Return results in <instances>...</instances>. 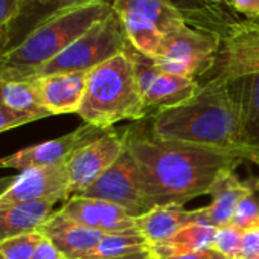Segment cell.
I'll return each instance as SVG.
<instances>
[{
  "label": "cell",
  "instance_id": "44dd1931",
  "mask_svg": "<svg viewBox=\"0 0 259 259\" xmlns=\"http://www.w3.org/2000/svg\"><path fill=\"white\" fill-rule=\"evenodd\" d=\"M0 98L11 111L29 119L31 122L52 116L41 101L35 79L0 81Z\"/></svg>",
  "mask_w": 259,
  "mask_h": 259
},
{
  "label": "cell",
  "instance_id": "8fae6325",
  "mask_svg": "<svg viewBox=\"0 0 259 259\" xmlns=\"http://www.w3.org/2000/svg\"><path fill=\"white\" fill-rule=\"evenodd\" d=\"M66 163L26 169L10 179L8 185L0 191V209L51 198L69 200L72 195Z\"/></svg>",
  "mask_w": 259,
  "mask_h": 259
},
{
  "label": "cell",
  "instance_id": "ac0fdd59",
  "mask_svg": "<svg viewBox=\"0 0 259 259\" xmlns=\"http://www.w3.org/2000/svg\"><path fill=\"white\" fill-rule=\"evenodd\" d=\"M192 223H200L198 209L185 210L176 206H156L136 217V229L147 238L150 247L172 238L180 229Z\"/></svg>",
  "mask_w": 259,
  "mask_h": 259
},
{
  "label": "cell",
  "instance_id": "e575fe53",
  "mask_svg": "<svg viewBox=\"0 0 259 259\" xmlns=\"http://www.w3.org/2000/svg\"><path fill=\"white\" fill-rule=\"evenodd\" d=\"M210 259H230V257H227V256H224V254H221L220 251H217V250H213V248H212Z\"/></svg>",
  "mask_w": 259,
  "mask_h": 259
},
{
  "label": "cell",
  "instance_id": "ba28073f",
  "mask_svg": "<svg viewBox=\"0 0 259 259\" xmlns=\"http://www.w3.org/2000/svg\"><path fill=\"white\" fill-rule=\"evenodd\" d=\"M221 38L217 63L204 82L229 84L259 72V22L233 16L217 31Z\"/></svg>",
  "mask_w": 259,
  "mask_h": 259
},
{
  "label": "cell",
  "instance_id": "8992f818",
  "mask_svg": "<svg viewBox=\"0 0 259 259\" xmlns=\"http://www.w3.org/2000/svg\"><path fill=\"white\" fill-rule=\"evenodd\" d=\"M128 46L130 41L123 25L113 11L108 17L92 26L58 57L43 66L34 78L63 72H90L107 60L125 52Z\"/></svg>",
  "mask_w": 259,
  "mask_h": 259
},
{
  "label": "cell",
  "instance_id": "5bb4252c",
  "mask_svg": "<svg viewBox=\"0 0 259 259\" xmlns=\"http://www.w3.org/2000/svg\"><path fill=\"white\" fill-rule=\"evenodd\" d=\"M58 212L82 226L104 233L136 229V217L105 200L72 195Z\"/></svg>",
  "mask_w": 259,
  "mask_h": 259
},
{
  "label": "cell",
  "instance_id": "9c48e42d",
  "mask_svg": "<svg viewBox=\"0 0 259 259\" xmlns=\"http://www.w3.org/2000/svg\"><path fill=\"white\" fill-rule=\"evenodd\" d=\"M78 195L110 201L133 217H141L153 209L145 195L138 163L126 148L99 179Z\"/></svg>",
  "mask_w": 259,
  "mask_h": 259
},
{
  "label": "cell",
  "instance_id": "484cf974",
  "mask_svg": "<svg viewBox=\"0 0 259 259\" xmlns=\"http://www.w3.org/2000/svg\"><path fill=\"white\" fill-rule=\"evenodd\" d=\"M230 224L242 232L259 229V201L253 192H250L239 201Z\"/></svg>",
  "mask_w": 259,
  "mask_h": 259
},
{
  "label": "cell",
  "instance_id": "52a82bcc",
  "mask_svg": "<svg viewBox=\"0 0 259 259\" xmlns=\"http://www.w3.org/2000/svg\"><path fill=\"white\" fill-rule=\"evenodd\" d=\"M128 41L138 52L154 58L163 38L185 23L171 0H113Z\"/></svg>",
  "mask_w": 259,
  "mask_h": 259
},
{
  "label": "cell",
  "instance_id": "d590c367",
  "mask_svg": "<svg viewBox=\"0 0 259 259\" xmlns=\"http://www.w3.org/2000/svg\"><path fill=\"white\" fill-rule=\"evenodd\" d=\"M253 188H254L256 191H259V179L256 180V183H254V186H253Z\"/></svg>",
  "mask_w": 259,
  "mask_h": 259
},
{
  "label": "cell",
  "instance_id": "3957f363",
  "mask_svg": "<svg viewBox=\"0 0 259 259\" xmlns=\"http://www.w3.org/2000/svg\"><path fill=\"white\" fill-rule=\"evenodd\" d=\"M113 13L107 0L64 8L37 25L17 46L0 57V81H26Z\"/></svg>",
  "mask_w": 259,
  "mask_h": 259
},
{
  "label": "cell",
  "instance_id": "7402d4cb",
  "mask_svg": "<svg viewBox=\"0 0 259 259\" xmlns=\"http://www.w3.org/2000/svg\"><path fill=\"white\" fill-rule=\"evenodd\" d=\"M227 85L238 104L248 139L259 148V72L241 76Z\"/></svg>",
  "mask_w": 259,
  "mask_h": 259
},
{
  "label": "cell",
  "instance_id": "f546056e",
  "mask_svg": "<svg viewBox=\"0 0 259 259\" xmlns=\"http://www.w3.org/2000/svg\"><path fill=\"white\" fill-rule=\"evenodd\" d=\"M26 123H31V120L20 116V114H17V113H14V111H11L2 102V98H0V133L7 132V130H11V128L26 125Z\"/></svg>",
  "mask_w": 259,
  "mask_h": 259
},
{
  "label": "cell",
  "instance_id": "4316f807",
  "mask_svg": "<svg viewBox=\"0 0 259 259\" xmlns=\"http://www.w3.org/2000/svg\"><path fill=\"white\" fill-rule=\"evenodd\" d=\"M242 236H244V232L235 227L233 224L220 227L215 232L212 248L230 259H238Z\"/></svg>",
  "mask_w": 259,
  "mask_h": 259
},
{
  "label": "cell",
  "instance_id": "7c38bea8",
  "mask_svg": "<svg viewBox=\"0 0 259 259\" xmlns=\"http://www.w3.org/2000/svg\"><path fill=\"white\" fill-rule=\"evenodd\" d=\"M107 130H101L90 123H84L82 126L73 130V132L61 138L46 141L38 145H32L20 151H16L14 154H10L7 157H2L0 159V168L19 169L22 172L32 168L66 163L76 150L98 139Z\"/></svg>",
  "mask_w": 259,
  "mask_h": 259
},
{
  "label": "cell",
  "instance_id": "83f0119b",
  "mask_svg": "<svg viewBox=\"0 0 259 259\" xmlns=\"http://www.w3.org/2000/svg\"><path fill=\"white\" fill-rule=\"evenodd\" d=\"M23 0H0V57L7 51L8 35L16 22Z\"/></svg>",
  "mask_w": 259,
  "mask_h": 259
},
{
  "label": "cell",
  "instance_id": "cb8c5ba5",
  "mask_svg": "<svg viewBox=\"0 0 259 259\" xmlns=\"http://www.w3.org/2000/svg\"><path fill=\"white\" fill-rule=\"evenodd\" d=\"M148 248L150 244L147 238L138 229L122 230L105 233L99 244L84 259H116Z\"/></svg>",
  "mask_w": 259,
  "mask_h": 259
},
{
  "label": "cell",
  "instance_id": "603a6c76",
  "mask_svg": "<svg viewBox=\"0 0 259 259\" xmlns=\"http://www.w3.org/2000/svg\"><path fill=\"white\" fill-rule=\"evenodd\" d=\"M185 19V23L212 31L224 17L233 14L230 0H171Z\"/></svg>",
  "mask_w": 259,
  "mask_h": 259
},
{
  "label": "cell",
  "instance_id": "d6a6232c",
  "mask_svg": "<svg viewBox=\"0 0 259 259\" xmlns=\"http://www.w3.org/2000/svg\"><path fill=\"white\" fill-rule=\"evenodd\" d=\"M210 253H212V248L203 250V251H197V253L180 254V256H174V257H169V259H210Z\"/></svg>",
  "mask_w": 259,
  "mask_h": 259
},
{
  "label": "cell",
  "instance_id": "9a60e30c",
  "mask_svg": "<svg viewBox=\"0 0 259 259\" xmlns=\"http://www.w3.org/2000/svg\"><path fill=\"white\" fill-rule=\"evenodd\" d=\"M45 235L67 259H84L104 238V232L82 226L58 210L40 227Z\"/></svg>",
  "mask_w": 259,
  "mask_h": 259
},
{
  "label": "cell",
  "instance_id": "277c9868",
  "mask_svg": "<svg viewBox=\"0 0 259 259\" xmlns=\"http://www.w3.org/2000/svg\"><path fill=\"white\" fill-rule=\"evenodd\" d=\"M133 61L122 52L87 73V84L78 114L85 123L108 130L122 120H139L147 116Z\"/></svg>",
  "mask_w": 259,
  "mask_h": 259
},
{
  "label": "cell",
  "instance_id": "1f68e13d",
  "mask_svg": "<svg viewBox=\"0 0 259 259\" xmlns=\"http://www.w3.org/2000/svg\"><path fill=\"white\" fill-rule=\"evenodd\" d=\"M32 259H67V257L43 235Z\"/></svg>",
  "mask_w": 259,
  "mask_h": 259
},
{
  "label": "cell",
  "instance_id": "6da1fadb",
  "mask_svg": "<svg viewBox=\"0 0 259 259\" xmlns=\"http://www.w3.org/2000/svg\"><path fill=\"white\" fill-rule=\"evenodd\" d=\"M125 148L138 163L147 198L156 206L182 207L209 194L212 185L241 160L232 154L157 138L136 126L123 132Z\"/></svg>",
  "mask_w": 259,
  "mask_h": 259
},
{
  "label": "cell",
  "instance_id": "74e56055",
  "mask_svg": "<svg viewBox=\"0 0 259 259\" xmlns=\"http://www.w3.org/2000/svg\"><path fill=\"white\" fill-rule=\"evenodd\" d=\"M254 22H259V20H254Z\"/></svg>",
  "mask_w": 259,
  "mask_h": 259
},
{
  "label": "cell",
  "instance_id": "2e32d148",
  "mask_svg": "<svg viewBox=\"0 0 259 259\" xmlns=\"http://www.w3.org/2000/svg\"><path fill=\"white\" fill-rule=\"evenodd\" d=\"M87 73L89 72H63L34 78L41 101L52 116L69 113L78 114L85 93Z\"/></svg>",
  "mask_w": 259,
  "mask_h": 259
},
{
  "label": "cell",
  "instance_id": "4dcf8cb0",
  "mask_svg": "<svg viewBox=\"0 0 259 259\" xmlns=\"http://www.w3.org/2000/svg\"><path fill=\"white\" fill-rule=\"evenodd\" d=\"M230 5L238 16L247 20H259V0H230Z\"/></svg>",
  "mask_w": 259,
  "mask_h": 259
},
{
  "label": "cell",
  "instance_id": "ffe728a7",
  "mask_svg": "<svg viewBox=\"0 0 259 259\" xmlns=\"http://www.w3.org/2000/svg\"><path fill=\"white\" fill-rule=\"evenodd\" d=\"M215 232V227L201 223H192L180 229L172 238L151 245L150 251L157 259H169L180 254L209 250L212 248Z\"/></svg>",
  "mask_w": 259,
  "mask_h": 259
},
{
  "label": "cell",
  "instance_id": "5b68a950",
  "mask_svg": "<svg viewBox=\"0 0 259 259\" xmlns=\"http://www.w3.org/2000/svg\"><path fill=\"white\" fill-rule=\"evenodd\" d=\"M220 45L215 32L182 23L163 38L153 60L165 73L198 81L213 69Z\"/></svg>",
  "mask_w": 259,
  "mask_h": 259
},
{
  "label": "cell",
  "instance_id": "7a4b0ae2",
  "mask_svg": "<svg viewBox=\"0 0 259 259\" xmlns=\"http://www.w3.org/2000/svg\"><path fill=\"white\" fill-rule=\"evenodd\" d=\"M151 132L165 141L223 151L259 165V148L245 133L227 84L203 82L188 102L156 111Z\"/></svg>",
  "mask_w": 259,
  "mask_h": 259
},
{
  "label": "cell",
  "instance_id": "836d02e7",
  "mask_svg": "<svg viewBox=\"0 0 259 259\" xmlns=\"http://www.w3.org/2000/svg\"><path fill=\"white\" fill-rule=\"evenodd\" d=\"M150 257H151V251L148 248V250H144V251H138V253H133V254H128V256L116 257V259H150Z\"/></svg>",
  "mask_w": 259,
  "mask_h": 259
},
{
  "label": "cell",
  "instance_id": "e0dca14e",
  "mask_svg": "<svg viewBox=\"0 0 259 259\" xmlns=\"http://www.w3.org/2000/svg\"><path fill=\"white\" fill-rule=\"evenodd\" d=\"M250 192H253L251 188L241 183L233 174V169L224 171L210 188L212 203L207 207L198 209L200 223L215 229L229 226L239 201Z\"/></svg>",
  "mask_w": 259,
  "mask_h": 259
},
{
  "label": "cell",
  "instance_id": "f1b7e54d",
  "mask_svg": "<svg viewBox=\"0 0 259 259\" xmlns=\"http://www.w3.org/2000/svg\"><path fill=\"white\" fill-rule=\"evenodd\" d=\"M238 259H259V229L244 232Z\"/></svg>",
  "mask_w": 259,
  "mask_h": 259
},
{
  "label": "cell",
  "instance_id": "4fadbf2b",
  "mask_svg": "<svg viewBox=\"0 0 259 259\" xmlns=\"http://www.w3.org/2000/svg\"><path fill=\"white\" fill-rule=\"evenodd\" d=\"M125 151L123 133L105 132L76 150L67 160L70 195H78L99 179Z\"/></svg>",
  "mask_w": 259,
  "mask_h": 259
},
{
  "label": "cell",
  "instance_id": "8d00e7d4",
  "mask_svg": "<svg viewBox=\"0 0 259 259\" xmlns=\"http://www.w3.org/2000/svg\"><path fill=\"white\" fill-rule=\"evenodd\" d=\"M150 259H157V257H154V256H153V254H151V257H150Z\"/></svg>",
  "mask_w": 259,
  "mask_h": 259
},
{
  "label": "cell",
  "instance_id": "f35d334b",
  "mask_svg": "<svg viewBox=\"0 0 259 259\" xmlns=\"http://www.w3.org/2000/svg\"><path fill=\"white\" fill-rule=\"evenodd\" d=\"M0 259H2V257H0Z\"/></svg>",
  "mask_w": 259,
  "mask_h": 259
},
{
  "label": "cell",
  "instance_id": "d4e9b609",
  "mask_svg": "<svg viewBox=\"0 0 259 259\" xmlns=\"http://www.w3.org/2000/svg\"><path fill=\"white\" fill-rule=\"evenodd\" d=\"M43 235L40 232L13 236L0 242V257L2 259H32Z\"/></svg>",
  "mask_w": 259,
  "mask_h": 259
},
{
  "label": "cell",
  "instance_id": "30bf717a",
  "mask_svg": "<svg viewBox=\"0 0 259 259\" xmlns=\"http://www.w3.org/2000/svg\"><path fill=\"white\" fill-rule=\"evenodd\" d=\"M135 66L136 78L144 95L147 108L166 110L188 102L200 90V82L195 79L162 72L153 58L138 52L132 45L126 48Z\"/></svg>",
  "mask_w": 259,
  "mask_h": 259
},
{
  "label": "cell",
  "instance_id": "d6986e66",
  "mask_svg": "<svg viewBox=\"0 0 259 259\" xmlns=\"http://www.w3.org/2000/svg\"><path fill=\"white\" fill-rule=\"evenodd\" d=\"M58 200H41L14 204L0 209V242L8 238L38 232L40 227L57 212Z\"/></svg>",
  "mask_w": 259,
  "mask_h": 259
}]
</instances>
